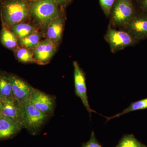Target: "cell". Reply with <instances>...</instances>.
Here are the masks:
<instances>
[{
	"label": "cell",
	"mask_w": 147,
	"mask_h": 147,
	"mask_svg": "<svg viewBox=\"0 0 147 147\" xmlns=\"http://www.w3.org/2000/svg\"><path fill=\"white\" fill-rule=\"evenodd\" d=\"M22 128L21 124L17 121L2 116L0 119V140L12 138Z\"/></svg>",
	"instance_id": "11"
},
{
	"label": "cell",
	"mask_w": 147,
	"mask_h": 147,
	"mask_svg": "<svg viewBox=\"0 0 147 147\" xmlns=\"http://www.w3.org/2000/svg\"><path fill=\"white\" fill-rule=\"evenodd\" d=\"M64 19L63 13L53 20L45 30L46 38L57 46L61 42L63 32Z\"/></svg>",
	"instance_id": "12"
},
{
	"label": "cell",
	"mask_w": 147,
	"mask_h": 147,
	"mask_svg": "<svg viewBox=\"0 0 147 147\" xmlns=\"http://www.w3.org/2000/svg\"><path fill=\"white\" fill-rule=\"evenodd\" d=\"M18 38V40L38 30L35 26L26 22H21L13 25L9 29Z\"/></svg>",
	"instance_id": "15"
},
{
	"label": "cell",
	"mask_w": 147,
	"mask_h": 147,
	"mask_svg": "<svg viewBox=\"0 0 147 147\" xmlns=\"http://www.w3.org/2000/svg\"><path fill=\"white\" fill-rule=\"evenodd\" d=\"M0 113L3 117L17 121L22 125L23 104L14 97L0 99Z\"/></svg>",
	"instance_id": "6"
},
{
	"label": "cell",
	"mask_w": 147,
	"mask_h": 147,
	"mask_svg": "<svg viewBox=\"0 0 147 147\" xmlns=\"http://www.w3.org/2000/svg\"><path fill=\"white\" fill-rule=\"evenodd\" d=\"M30 101L35 108L42 113L49 115L54 112L55 106L54 98L39 90L34 88Z\"/></svg>",
	"instance_id": "8"
},
{
	"label": "cell",
	"mask_w": 147,
	"mask_h": 147,
	"mask_svg": "<svg viewBox=\"0 0 147 147\" xmlns=\"http://www.w3.org/2000/svg\"><path fill=\"white\" fill-rule=\"evenodd\" d=\"M143 4H144V6L147 9V0H144Z\"/></svg>",
	"instance_id": "24"
},
{
	"label": "cell",
	"mask_w": 147,
	"mask_h": 147,
	"mask_svg": "<svg viewBox=\"0 0 147 147\" xmlns=\"http://www.w3.org/2000/svg\"><path fill=\"white\" fill-rule=\"evenodd\" d=\"M41 33L38 30L23 39L18 40V44L20 47L34 50L41 40Z\"/></svg>",
	"instance_id": "17"
},
{
	"label": "cell",
	"mask_w": 147,
	"mask_h": 147,
	"mask_svg": "<svg viewBox=\"0 0 147 147\" xmlns=\"http://www.w3.org/2000/svg\"><path fill=\"white\" fill-rule=\"evenodd\" d=\"M11 82L13 96L21 104L30 100L34 88L23 79L12 74H9Z\"/></svg>",
	"instance_id": "9"
},
{
	"label": "cell",
	"mask_w": 147,
	"mask_h": 147,
	"mask_svg": "<svg viewBox=\"0 0 147 147\" xmlns=\"http://www.w3.org/2000/svg\"><path fill=\"white\" fill-rule=\"evenodd\" d=\"M74 68V82L75 94L77 96L80 98L84 106L90 113H96L90 107L88 100L87 93V87L86 85L85 74L79 64L76 61L73 63Z\"/></svg>",
	"instance_id": "5"
},
{
	"label": "cell",
	"mask_w": 147,
	"mask_h": 147,
	"mask_svg": "<svg viewBox=\"0 0 147 147\" xmlns=\"http://www.w3.org/2000/svg\"><path fill=\"white\" fill-rule=\"evenodd\" d=\"M31 17L41 30H45L47 26L63 11L59 8L54 0H38L30 1Z\"/></svg>",
	"instance_id": "2"
},
{
	"label": "cell",
	"mask_w": 147,
	"mask_h": 147,
	"mask_svg": "<svg viewBox=\"0 0 147 147\" xmlns=\"http://www.w3.org/2000/svg\"><path fill=\"white\" fill-rule=\"evenodd\" d=\"M14 97L9 74L0 71V99Z\"/></svg>",
	"instance_id": "16"
},
{
	"label": "cell",
	"mask_w": 147,
	"mask_h": 147,
	"mask_svg": "<svg viewBox=\"0 0 147 147\" xmlns=\"http://www.w3.org/2000/svg\"><path fill=\"white\" fill-rule=\"evenodd\" d=\"M134 18V10L128 0H118L113 8L112 23L117 26L126 25Z\"/></svg>",
	"instance_id": "4"
},
{
	"label": "cell",
	"mask_w": 147,
	"mask_h": 147,
	"mask_svg": "<svg viewBox=\"0 0 147 147\" xmlns=\"http://www.w3.org/2000/svg\"><path fill=\"white\" fill-rule=\"evenodd\" d=\"M146 108H147V98L144 99L136 101V102H132L129 106L128 108L125 109L121 113H119L115 116H113L111 117L108 118L107 119H108V120L111 119H112L115 118L119 117L123 115L130 113V112L137 111V110H143V109H146Z\"/></svg>",
	"instance_id": "19"
},
{
	"label": "cell",
	"mask_w": 147,
	"mask_h": 147,
	"mask_svg": "<svg viewBox=\"0 0 147 147\" xmlns=\"http://www.w3.org/2000/svg\"><path fill=\"white\" fill-rule=\"evenodd\" d=\"M115 147H147L133 135H125Z\"/></svg>",
	"instance_id": "20"
},
{
	"label": "cell",
	"mask_w": 147,
	"mask_h": 147,
	"mask_svg": "<svg viewBox=\"0 0 147 147\" xmlns=\"http://www.w3.org/2000/svg\"><path fill=\"white\" fill-rule=\"evenodd\" d=\"M106 38L110 47L115 51H118L132 45L134 38L126 32L110 29L108 31Z\"/></svg>",
	"instance_id": "10"
},
{
	"label": "cell",
	"mask_w": 147,
	"mask_h": 147,
	"mask_svg": "<svg viewBox=\"0 0 147 147\" xmlns=\"http://www.w3.org/2000/svg\"><path fill=\"white\" fill-rule=\"evenodd\" d=\"M30 1H38V0H30Z\"/></svg>",
	"instance_id": "25"
},
{
	"label": "cell",
	"mask_w": 147,
	"mask_h": 147,
	"mask_svg": "<svg viewBox=\"0 0 147 147\" xmlns=\"http://www.w3.org/2000/svg\"><path fill=\"white\" fill-rule=\"evenodd\" d=\"M15 57L19 61L23 63L35 62L33 51L31 50L19 46L13 51Z\"/></svg>",
	"instance_id": "18"
},
{
	"label": "cell",
	"mask_w": 147,
	"mask_h": 147,
	"mask_svg": "<svg viewBox=\"0 0 147 147\" xmlns=\"http://www.w3.org/2000/svg\"><path fill=\"white\" fill-rule=\"evenodd\" d=\"M57 4L59 8L61 10L63 11L67 6L72 1V0H54Z\"/></svg>",
	"instance_id": "23"
},
{
	"label": "cell",
	"mask_w": 147,
	"mask_h": 147,
	"mask_svg": "<svg viewBox=\"0 0 147 147\" xmlns=\"http://www.w3.org/2000/svg\"><path fill=\"white\" fill-rule=\"evenodd\" d=\"M30 0H0L2 26L9 29L18 23L31 20Z\"/></svg>",
	"instance_id": "1"
},
{
	"label": "cell",
	"mask_w": 147,
	"mask_h": 147,
	"mask_svg": "<svg viewBox=\"0 0 147 147\" xmlns=\"http://www.w3.org/2000/svg\"><path fill=\"white\" fill-rule=\"evenodd\" d=\"M57 46L50 39L40 40L33 50L35 63L45 65L51 60L57 50Z\"/></svg>",
	"instance_id": "7"
},
{
	"label": "cell",
	"mask_w": 147,
	"mask_h": 147,
	"mask_svg": "<svg viewBox=\"0 0 147 147\" xmlns=\"http://www.w3.org/2000/svg\"><path fill=\"white\" fill-rule=\"evenodd\" d=\"M82 147H103L98 142L96 138L94 132L92 131L90 138L88 142L84 144Z\"/></svg>",
	"instance_id": "22"
},
{
	"label": "cell",
	"mask_w": 147,
	"mask_h": 147,
	"mask_svg": "<svg viewBox=\"0 0 147 147\" xmlns=\"http://www.w3.org/2000/svg\"><path fill=\"white\" fill-rule=\"evenodd\" d=\"M48 116L49 115L38 110L29 100L23 104L22 127L26 129L32 135H36L40 131Z\"/></svg>",
	"instance_id": "3"
},
{
	"label": "cell",
	"mask_w": 147,
	"mask_h": 147,
	"mask_svg": "<svg viewBox=\"0 0 147 147\" xmlns=\"http://www.w3.org/2000/svg\"><path fill=\"white\" fill-rule=\"evenodd\" d=\"M2 116V115H1V113H0V119H1V117Z\"/></svg>",
	"instance_id": "26"
},
{
	"label": "cell",
	"mask_w": 147,
	"mask_h": 147,
	"mask_svg": "<svg viewBox=\"0 0 147 147\" xmlns=\"http://www.w3.org/2000/svg\"><path fill=\"white\" fill-rule=\"evenodd\" d=\"M127 31L138 39L147 38V17L133 18L126 24Z\"/></svg>",
	"instance_id": "13"
},
{
	"label": "cell",
	"mask_w": 147,
	"mask_h": 147,
	"mask_svg": "<svg viewBox=\"0 0 147 147\" xmlns=\"http://www.w3.org/2000/svg\"><path fill=\"white\" fill-rule=\"evenodd\" d=\"M0 40L5 47L12 51L19 47L17 37L5 27L2 26L0 34Z\"/></svg>",
	"instance_id": "14"
},
{
	"label": "cell",
	"mask_w": 147,
	"mask_h": 147,
	"mask_svg": "<svg viewBox=\"0 0 147 147\" xmlns=\"http://www.w3.org/2000/svg\"><path fill=\"white\" fill-rule=\"evenodd\" d=\"M115 0H99L100 6L106 15H109L113 8Z\"/></svg>",
	"instance_id": "21"
}]
</instances>
